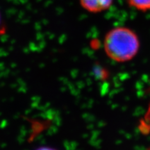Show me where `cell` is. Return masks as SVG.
Wrapping results in <instances>:
<instances>
[{
    "label": "cell",
    "instance_id": "obj_1",
    "mask_svg": "<svg viewBox=\"0 0 150 150\" xmlns=\"http://www.w3.org/2000/svg\"><path fill=\"white\" fill-rule=\"evenodd\" d=\"M103 47L106 56L116 63L134 59L139 52L140 42L137 33L125 27L112 28L105 35Z\"/></svg>",
    "mask_w": 150,
    "mask_h": 150
},
{
    "label": "cell",
    "instance_id": "obj_2",
    "mask_svg": "<svg viewBox=\"0 0 150 150\" xmlns=\"http://www.w3.org/2000/svg\"><path fill=\"white\" fill-rule=\"evenodd\" d=\"M82 8L88 12L97 13L108 10L113 0H79Z\"/></svg>",
    "mask_w": 150,
    "mask_h": 150
},
{
    "label": "cell",
    "instance_id": "obj_3",
    "mask_svg": "<svg viewBox=\"0 0 150 150\" xmlns=\"http://www.w3.org/2000/svg\"><path fill=\"white\" fill-rule=\"evenodd\" d=\"M129 6L140 11L150 10V0H127Z\"/></svg>",
    "mask_w": 150,
    "mask_h": 150
},
{
    "label": "cell",
    "instance_id": "obj_4",
    "mask_svg": "<svg viewBox=\"0 0 150 150\" xmlns=\"http://www.w3.org/2000/svg\"><path fill=\"white\" fill-rule=\"evenodd\" d=\"M139 128L140 130H141L145 134H147L150 131V104L148 106L143 118L140 122Z\"/></svg>",
    "mask_w": 150,
    "mask_h": 150
},
{
    "label": "cell",
    "instance_id": "obj_5",
    "mask_svg": "<svg viewBox=\"0 0 150 150\" xmlns=\"http://www.w3.org/2000/svg\"><path fill=\"white\" fill-rule=\"evenodd\" d=\"M35 150H57V149H54V148L50 147H47V146H42V147L37 148V149Z\"/></svg>",
    "mask_w": 150,
    "mask_h": 150
},
{
    "label": "cell",
    "instance_id": "obj_6",
    "mask_svg": "<svg viewBox=\"0 0 150 150\" xmlns=\"http://www.w3.org/2000/svg\"><path fill=\"white\" fill-rule=\"evenodd\" d=\"M1 13H0V25H1Z\"/></svg>",
    "mask_w": 150,
    "mask_h": 150
},
{
    "label": "cell",
    "instance_id": "obj_7",
    "mask_svg": "<svg viewBox=\"0 0 150 150\" xmlns=\"http://www.w3.org/2000/svg\"><path fill=\"white\" fill-rule=\"evenodd\" d=\"M146 150H150V147H149V148H147V149H146Z\"/></svg>",
    "mask_w": 150,
    "mask_h": 150
}]
</instances>
